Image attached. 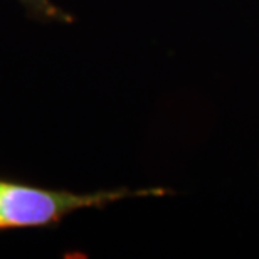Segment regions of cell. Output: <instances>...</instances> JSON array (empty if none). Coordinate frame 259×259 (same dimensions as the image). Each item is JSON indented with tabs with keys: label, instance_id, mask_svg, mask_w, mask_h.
I'll use <instances>...</instances> for the list:
<instances>
[{
	"label": "cell",
	"instance_id": "1",
	"mask_svg": "<svg viewBox=\"0 0 259 259\" xmlns=\"http://www.w3.org/2000/svg\"><path fill=\"white\" fill-rule=\"evenodd\" d=\"M168 190L150 189H113L90 194L69 190H51L29 184L10 182L0 179V231L25 229V227H51L66 215L81 209H100L133 197H162Z\"/></svg>",
	"mask_w": 259,
	"mask_h": 259
},
{
	"label": "cell",
	"instance_id": "2",
	"mask_svg": "<svg viewBox=\"0 0 259 259\" xmlns=\"http://www.w3.org/2000/svg\"><path fill=\"white\" fill-rule=\"evenodd\" d=\"M20 4L27 9V12L30 15L42 20H56V22H63V24H71L72 15L64 12L63 9H59L58 5H54L51 0H19Z\"/></svg>",
	"mask_w": 259,
	"mask_h": 259
}]
</instances>
